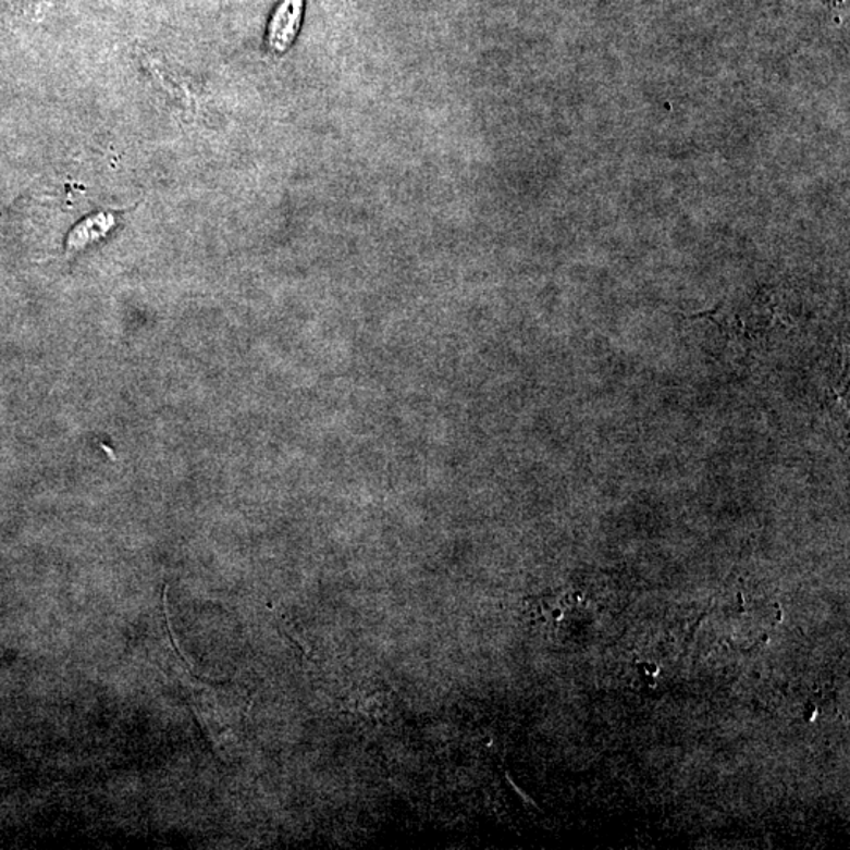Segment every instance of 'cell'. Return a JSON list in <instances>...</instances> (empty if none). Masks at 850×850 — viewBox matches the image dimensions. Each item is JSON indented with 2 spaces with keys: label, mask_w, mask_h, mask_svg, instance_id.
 Segmentation results:
<instances>
[{
  "label": "cell",
  "mask_w": 850,
  "mask_h": 850,
  "mask_svg": "<svg viewBox=\"0 0 850 850\" xmlns=\"http://www.w3.org/2000/svg\"><path fill=\"white\" fill-rule=\"evenodd\" d=\"M303 0H282L270 26H268V46L271 51L282 54L294 44L301 27Z\"/></svg>",
  "instance_id": "1"
},
{
  "label": "cell",
  "mask_w": 850,
  "mask_h": 850,
  "mask_svg": "<svg viewBox=\"0 0 850 850\" xmlns=\"http://www.w3.org/2000/svg\"><path fill=\"white\" fill-rule=\"evenodd\" d=\"M112 225H114V217L111 213H98L87 218L70 234L69 250H79L88 243L97 242L111 231Z\"/></svg>",
  "instance_id": "2"
}]
</instances>
